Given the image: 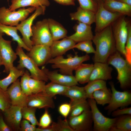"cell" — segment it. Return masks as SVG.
<instances>
[{
    "mask_svg": "<svg viewBox=\"0 0 131 131\" xmlns=\"http://www.w3.org/2000/svg\"><path fill=\"white\" fill-rule=\"evenodd\" d=\"M31 39L33 46L43 45L50 47L53 41L49 28L48 19L37 21L32 27Z\"/></svg>",
    "mask_w": 131,
    "mask_h": 131,
    "instance_id": "cell-6",
    "label": "cell"
},
{
    "mask_svg": "<svg viewBox=\"0 0 131 131\" xmlns=\"http://www.w3.org/2000/svg\"><path fill=\"white\" fill-rule=\"evenodd\" d=\"M27 106L39 109H53L55 104L52 98L42 92L27 96Z\"/></svg>",
    "mask_w": 131,
    "mask_h": 131,
    "instance_id": "cell-17",
    "label": "cell"
},
{
    "mask_svg": "<svg viewBox=\"0 0 131 131\" xmlns=\"http://www.w3.org/2000/svg\"><path fill=\"white\" fill-rule=\"evenodd\" d=\"M111 114L114 117L126 114L131 115V107H124L121 109H117L112 112Z\"/></svg>",
    "mask_w": 131,
    "mask_h": 131,
    "instance_id": "cell-46",
    "label": "cell"
},
{
    "mask_svg": "<svg viewBox=\"0 0 131 131\" xmlns=\"http://www.w3.org/2000/svg\"><path fill=\"white\" fill-rule=\"evenodd\" d=\"M11 3L8 9L12 11L27 6H30L36 8L42 6L47 7L50 5L49 0H11Z\"/></svg>",
    "mask_w": 131,
    "mask_h": 131,
    "instance_id": "cell-25",
    "label": "cell"
},
{
    "mask_svg": "<svg viewBox=\"0 0 131 131\" xmlns=\"http://www.w3.org/2000/svg\"><path fill=\"white\" fill-rule=\"evenodd\" d=\"M128 34L125 47V59L131 64V26L130 22L127 25Z\"/></svg>",
    "mask_w": 131,
    "mask_h": 131,
    "instance_id": "cell-39",
    "label": "cell"
},
{
    "mask_svg": "<svg viewBox=\"0 0 131 131\" xmlns=\"http://www.w3.org/2000/svg\"><path fill=\"white\" fill-rule=\"evenodd\" d=\"M2 65H3V62L0 54V66Z\"/></svg>",
    "mask_w": 131,
    "mask_h": 131,
    "instance_id": "cell-51",
    "label": "cell"
},
{
    "mask_svg": "<svg viewBox=\"0 0 131 131\" xmlns=\"http://www.w3.org/2000/svg\"><path fill=\"white\" fill-rule=\"evenodd\" d=\"M48 20L53 41L59 40L67 36V31L61 24L52 18H49Z\"/></svg>",
    "mask_w": 131,
    "mask_h": 131,
    "instance_id": "cell-26",
    "label": "cell"
},
{
    "mask_svg": "<svg viewBox=\"0 0 131 131\" xmlns=\"http://www.w3.org/2000/svg\"><path fill=\"white\" fill-rule=\"evenodd\" d=\"M44 81L38 80L30 77L29 85L33 94H35L43 92L45 89L46 84Z\"/></svg>",
    "mask_w": 131,
    "mask_h": 131,
    "instance_id": "cell-36",
    "label": "cell"
},
{
    "mask_svg": "<svg viewBox=\"0 0 131 131\" xmlns=\"http://www.w3.org/2000/svg\"><path fill=\"white\" fill-rule=\"evenodd\" d=\"M6 91L10 99L12 105L21 107L27 106V96L23 92L19 79L11 84Z\"/></svg>",
    "mask_w": 131,
    "mask_h": 131,
    "instance_id": "cell-16",
    "label": "cell"
},
{
    "mask_svg": "<svg viewBox=\"0 0 131 131\" xmlns=\"http://www.w3.org/2000/svg\"><path fill=\"white\" fill-rule=\"evenodd\" d=\"M92 96L97 104L104 106L110 102L112 93L111 90L107 88L95 91L93 93Z\"/></svg>",
    "mask_w": 131,
    "mask_h": 131,
    "instance_id": "cell-31",
    "label": "cell"
},
{
    "mask_svg": "<svg viewBox=\"0 0 131 131\" xmlns=\"http://www.w3.org/2000/svg\"><path fill=\"white\" fill-rule=\"evenodd\" d=\"M41 69L46 74L49 80L51 82L67 87L78 84L74 76L73 75L63 74L58 73L57 70L49 71L44 66H42Z\"/></svg>",
    "mask_w": 131,
    "mask_h": 131,
    "instance_id": "cell-18",
    "label": "cell"
},
{
    "mask_svg": "<svg viewBox=\"0 0 131 131\" xmlns=\"http://www.w3.org/2000/svg\"><path fill=\"white\" fill-rule=\"evenodd\" d=\"M96 1L98 3H103L104 2V0H94Z\"/></svg>",
    "mask_w": 131,
    "mask_h": 131,
    "instance_id": "cell-50",
    "label": "cell"
},
{
    "mask_svg": "<svg viewBox=\"0 0 131 131\" xmlns=\"http://www.w3.org/2000/svg\"><path fill=\"white\" fill-rule=\"evenodd\" d=\"M71 108L70 103H64L60 105L58 107V110L59 114L65 118L69 116Z\"/></svg>",
    "mask_w": 131,
    "mask_h": 131,
    "instance_id": "cell-44",
    "label": "cell"
},
{
    "mask_svg": "<svg viewBox=\"0 0 131 131\" xmlns=\"http://www.w3.org/2000/svg\"><path fill=\"white\" fill-rule=\"evenodd\" d=\"M107 63L94 62L89 81L96 80L105 81L111 79L113 69Z\"/></svg>",
    "mask_w": 131,
    "mask_h": 131,
    "instance_id": "cell-21",
    "label": "cell"
},
{
    "mask_svg": "<svg viewBox=\"0 0 131 131\" xmlns=\"http://www.w3.org/2000/svg\"><path fill=\"white\" fill-rule=\"evenodd\" d=\"M46 7L44 6L36 8L35 12L28 18L21 22L16 27L21 33L23 42L29 48L31 49L33 46L31 39L32 36V27L33 21L38 16L45 14Z\"/></svg>",
    "mask_w": 131,
    "mask_h": 131,
    "instance_id": "cell-8",
    "label": "cell"
},
{
    "mask_svg": "<svg viewBox=\"0 0 131 131\" xmlns=\"http://www.w3.org/2000/svg\"><path fill=\"white\" fill-rule=\"evenodd\" d=\"M90 57L87 54L79 56L76 54L74 57L69 55L66 58L63 56L50 59L46 64H51L52 68L58 69L60 73L69 75H73V71L84 62L90 60Z\"/></svg>",
    "mask_w": 131,
    "mask_h": 131,
    "instance_id": "cell-3",
    "label": "cell"
},
{
    "mask_svg": "<svg viewBox=\"0 0 131 131\" xmlns=\"http://www.w3.org/2000/svg\"><path fill=\"white\" fill-rule=\"evenodd\" d=\"M124 16H122L112 26L116 50L125 56L128 22L126 21Z\"/></svg>",
    "mask_w": 131,
    "mask_h": 131,
    "instance_id": "cell-10",
    "label": "cell"
},
{
    "mask_svg": "<svg viewBox=\"0 0 131 131\" xmlns=\"http://www.w3.org/2000/svg\"><path fill=\"white\" fill-rule=\"evenodd\" d=\"M18 30L16 26L7 25L0 23V31L11 36L13 41L16 42L18 46L29 51L30 49L25 45L17 33Z\"/></svg>",
    "mask_w": 131,
    "mask_h": 131,
    "instance_id": "cell-29",
    "label": "cell"
},
{
    "mask_svg": "<svg viewBox=\"0 0 131 131\" xmlns=\"http://www.w3.org/2000/svg\"><path fill=\"white\" fill-rule=\"evenodd\" d=\"M71 104V108L69 118L78 115L85 111L90 110V105L86 99Z\"/></svg>",
    "mask_w": 131,
    "mask_h": 131,
    "instance_id": "cell-34",
    "label": "cell"
},
{
    "mask_svg": "<svg viewBox=\"0 0 131 131\" xmlns=\"http://www.w3.org/2000/svg\"><path fill=\"white\" fill-rule=\"evenodd\" d=\"M69 87L51 82L46 85L44 90L42 92L53 98L57 95H64Z\"/></svg>",
    "mask_w": 131,
    "mask_h": 131,
    "instance_id": "cell-32",
    "label": "cell"
},
{
    "mask_svg": "<svg viewBox=\"0 0 131 131\" xmlns=\"http://www.w3.org/2000/svg\"><path fill=\"white\" fill-rule=\"evenodd\" d=\"M36 126L28 121L23 119L20 123V131H36Z\"/></svg>",
    "mask_w": 131,
    "mask_h": 131,
    "instance_id": "cell-45",
    "label": "cell"
},
{
    "mask_svg": "<svg viewBox=\"0 0 131 131\" xmlns=\"http://www.w3.org/2000/svg\"><path fill=\"white\" fill-rule=\"evenodd\" d=\"M30 77V74L26 70L22 76L20 81L22 90L23 93L27 96L32 94L30 89L29 84Z\"/></svg>",
    "mask_w": 131,
    "mask_h": 131,
    "instance_id": "cell-38",
    "label": "cell"
},
{
    "mask_svg": "<svg viewBox=\"0 0 131 131\" xmlns=\"http://www.w3.org/2000/svg\"><path fill=\"white\" fill-rule=\"evenodd\" d=\"M11 41L4 39L2 37L0 39V54L4 67L3 72L9 73L10 69L14 66L13 63L17 55L13 50Z\"/></svg>",
    "mask_w": 131,
    "mask_h": 131,
    "instance_id": "cell-12",
    "label": "cell"
},
{
    "mask_svg": "<svg viewBox=\"0 0 131 131\" xmlns=\"http://www.w3.org/2000/svg\"><path fill=\"white\" fill-rule=\"evenodd\" d=\"M36 8L33 7L27 8H23L16 11H12L5 7H2L0 8V23L7 25L16 26L19 22L26 19Z\"/></svg>",
    "mask_w": 131,
    "mask_h": 131,
    "instance_id": "cell-5",
    "label": "cell"
},
{
    "mask_svg": "<svg viewBox=\"0 0 131 131\" xmlns=\"http://www.w3.org/2000/svg\"><path fill=\"white\" fill-rule=\"evenodd\" d=\"M93 120L94 131H109L114 125L116 117L110 118L104 116L100 112L93 98H88Z\"/></svg>",
    "mask_w": 131,
    "mask_h": 131,
    "instance_id": "cell-7",
    "label": "cell"
},
{
    "mask_svg": "<svg viewBox=\"0 0 131 131\" xmlns=\"http://www.w3.org/2000/svg\"><path fill=\"white\" fill-rule=\"evenodd\" d=\"M57 3L65 6H74L76 0H54Z\"/></svg>",
    "mask_w": 131,
    "mask_h": 131,
    "instance_id": "cell-48",
    "label": "cell"
},
{
    "mask_svg": "<svg viewBox=\"0 0 131 131\" xmlns=\"http://www.w3.org/2000/svg\"><path fill=\"white\" fill-rule=\"evenodd\" d=\"M84 87L87 98H92V95L95 91L107 88L105 81L96 80L89 81Z\"/></svg>",
    "mask_w": 131,
    "mask_h": 131,
    "instance_id": "cell-33",
    "label": "cell"
},
{
    "mask_svg": "<svg viewBox=\"0 0 131 131\" xmlns=\"http://www.w3.org/2000/svg\"><path fill=\"white\" fill-rule=\"evenodd\" d=\"M24 69H19L13 66L10 70L8 75L6 77L0 79V88L7 91L8 86L14 82L25 73Z\"/></svg>",
    "mask_w": 131,
    "mask_h": 131,
    "instance_id": "cell-27",
    "label": "cell"
},
{
    "mask_svg": "<svg viewBox=\"0 0 131 131\" xmlns=\"http://www.w3.org/2000/svg\"><path fill=\"white\" fill-rule=\"evenodd\" d=\"M57 123L58 131H74L66 119L63 120L59 117L58 118Z\"/></svg>",
    "mask_w": 131,
    "mask_h": 131,
    "instance_id": "cell-43",
    "label": "cell"
},
{
    "mask_svg": "<svg viewBox=\"0 0 131 131\" xmlns=\"http://www.w3.org/2000/svg\"><path fill=\"white\" fill-rule=\"evenodd\" d=\"M116 51L108 58L107 63L113 66L117 72V79L123 90L130 88L131 82V64Z\"/></svg>",
    "mask_w": 131,
    "mask_h": 131,
    "instance_id": "cell-2",
    "label": "cell"
},
{
    "mask_svg": "<svg viewBox=\"0 0 131 131\" xmlns=\"http://www.w3.org/2000/svg\"><path fill=\"white\" fill-rule=\"evenodd\" d=\"M129 5L131 6V0H116Z\"/></svg>",
    "mask_w": 131,
    "mask_h": 131,
    "instance_id": "cell-49",
    "label": "cell"
},
{
    "mask_svg": "<svg viewBox=\"0 0 131 131\" xmlns=\"http://www.w3.org/2000/svg\"><path fill=\"white\" fill-rule=\"evenodd\" d=\"M103 5L110 11L118 13L122 16H131V6L116 0H104Z\"/></svg>",
    "mask_w": 131,
    "mask_h": 131,
    "instance_id": "cell-23",
    "label": "cell"
},
{
    "mask_svg": "<svg viewBox=\"0 0 131 131\" xmlns=\"http://www.w3.org/2000/svg\"><path fill=\"white\" fill-rule=\"evenodd\" d=\"M92 41L96 47L94 62L107 63L109 57L116 51L112 25L95 33Z\"/></svg>",
    "mask_w": 131,
    "mask_h": 131,
    "instance_id": "cell-1",
    "label": "cell"
},
{
    "mask_svg": "<svg viewBox=\"0 0 131 131\" xmlns=\"http://www.w3.org/2000/svg\"><path fill=\"white\" fill-rule=\"evenodd\" d=\"M103 3H98V9L95 13V33L100 32L107 26L112 25L122 16L118 13L108 10L104 7Z\"/></svg>",
    "mask_w": 131,
    "mask_h": 131,
    "instance_id": "cell-11",
    "label": "cell"
},
{
    "mask_svg": "<svg viewBox=\"0 0 131 131\" xmlns=\"http://www.w3.org/2000/svg\"><path fill=\"white\" fill-rule=\"evenodd\" d=\"M131 115L126 114L116 117L109 131H131Z\"/></svg>",
    "mask_w": 131,
    "mask_h": 131,
    "instance_id": "cell-30",
    "label": "cell"
},
{
    "mask_svg": "<svg viewBox=\"0 0 131 131\" xmlns=\"http://www.w3.org/2000/svg\"><path fill=\"white\" fill-rule=\"evenodd\" d=\"M4 33L0 31V39L2 37V36L4 35Z\"/></svg>",
    "mask_w": 131,
    "mask_h": 131,
    "instance_id": "cell-52",
    "label": "cell"
},
{
    "mask_svg": "<svg viewBox=\"0 0 131 131\" xmlns=\"http://www.w3.org/2000/svg\"><path fill=\"white\" fill-rule=\"evenodd\" d=\"M11 105L10 99L7 91L0 88V110L3 111Z\"/></svg>",
    "mask_w": 131,
    "mask_h": 131,
    "instance_id": "cell-40",
    "label": "cell"
},
{
    "mask_svg": "<svg viewBox=\"0 0 131 131\" xmlns=\"http://www.w3.org/2000/svg\"><path fill=\"white\" fill-rule=\"evenodd\" d=\"M16 53L19 58L17 67L19 69L25 68L30 72L31 77L36 80L47 82L49 79L44 72L24 51L22 48L18 46Z\"/></svg>",
    "mask_w": 131,
    "mask_h": 131,
    "instance_id": "cell-4",
    "label": "cell"
},
{
    "mask_svg": "<svg viewBox=\"0 0 131 131\" xmlns=\"http://www.w3.org/2000/svg\"><path fill=\"white\" fill-rule=\"evenodd\" d=\"M69 16L71 20L87 25H91L95 22V13L80 6L77 8L76 11L70 13Z\"/></svg>",
    "mask_w": 131,
    "mask_h": 131,
    "instance_id": "cell-22",
    "label": "cell"
},
{
    "mask_svg": "<svg viewBox=\"0 0 131 131\" xmlns=\"http://www.w3.org/2000/svg\"><path fill=\"white\" fill-rule=\"evenodd\" d=\"M37 109L27 106L22 107L21 111L23 119L28 121L34 126H38L39 122L35 116Z\"/></svg>",
    "mask_w": 131,
    "mask_h": 131,
    "instance_id": "cell-35",
    "label": "cell"
},
{
    "mask_svg": "<svg viewBox=\"0 0 131 131\" xmlns=\"http://www.w3.org/2000/svg\"><path fill=\"white\" fill-rule=\"evenodd\" d=\"M0 131H12L4 120L2 112H0Z\"/></svg>",
    "mask_w": 131,
    "mask_h": 131,
    "instance_id": "cell-47",
    "label": "cell"
},
{
    "mask_svg": "<svg viewBox=\"0 0 131 131\" xmlns=\"http://www.w3.org/2000/svg\"><path fill=\"white\" fill-rule=\"evenodd\" d=\"M93 68V64H81L75 70L74 76L77 82L81 84L88 83Z\"/></svg>",
    "mask_w": 131,
    "mask_h": 131,
    "instance_id": "cell-24",
    "label": "cell"
},
{
    "mask_svg": "<svg viewBox=\"0 0 131 131\" xmlns=\"http://www.w3.org/2000/svg\"><path fill=\"white\" fill-rule=\"evenodd\" d=\"M76 43L67 36L60 40L53 41L49 47L52 58L63 56L74 48Z\"/></svg>",
    "mask_w": 131,
    "mask_h": 131,
    "instance_id": "cell-20",
    "label": "cell"
},
{
    "mask_svg": "<svg viewBox=\"0 0 131 131\" xmlns=\"http://www.w3.org/2000/svg\"><path fill=\"white\" fill-rule=\"evenodd\" d=\"M27 55L38 66H43L52 58L49 47L38 45H33Z\"/></svg>",
    "mask_w": 131,
    "mask_h": 131,
    "instance_id": "cell-15",
    "label": "cell"
},
{
    "mask_svg": "<svg viewBox=\"0 0 131 131\" xmlns=\"http://www.w3.org/2000/svg\"><path fill=\"white\" fill-rule=\"evenodd\" d=\"M21 107L11 105L2 112L4 120L12 131H20L22 118Z\"/></svg>",
    "mask_w": 131,
    "mask_h": 131,
    "instance_id": "cell-14",
    "label": "cell"
},
{
    "mask_svg": "<svg viewBox=\"0 0 131 131\" xmlns=\"http://www.w3.org/2000/svg\"><path fill=\"white\" fill-rule=\"evenodd\" d=\"M80 7L82 8L91 11L96 13L98 8V3L94 0H77Z\"/></svg>",
    "mask_w": 131,
    "mask_h": 131,
    "instance_id": "cell-41",
    "label": "cell"
},
{
    "mask_svg": "<svg viewBox=\"0 0 131 131\" xmlns=\"http://www.w3.org/2000/svg\"></svg>",
    "mask_w": 131,
    "mask_h": 131,
    "instance_id": "cell-53",
    "label": "cell"
},
{
    "mask_svg": "<svg viewBox=\"0 0 131 131\" xmlns=\"http://www.w3.org/2000/svg\"><path fill=\"white\" fill-rule=\"evenodd\" d=\"M109 83L111 88L112 96L110 102L104 108L107 111L108 115L119 107H124L131 104V91L127 90L123 91H118L115 88L113 82H110Z\"/></svg>",
    "mask_w": 131,
    "mask_h": 131,
    "instance_id": "cell-9",
    "label": "cell"
},
{
    "mask_svg": "<svg viewBox=\"0 0 131 131\" xmlns=\"http://www.w3.org/2000/svg\"><path fill=\"white\" fill-rule=\"evenodd\" d=\"M52 122L51 116L48 109H45L44 112L40 117L39 122V127L46 128L50 126Z\"/></svg>",
    "mask_w": 131,
    "mask_h": 131,
    "instance_id": "cell-42",
    "label": "cell"
},
{
    "mask_svg": "<svg viewBox=\"0 0 131 131\" xmlns=\"http://www.w3.org/2000/svg\"><path fill=\"white\" fill-rule=\"evenodd\" d=\"M74 48H76L84 51L87 54L94 53L95 50L92 45V41L91 40L84 41L79 42L75 44Z\"/></svg>",
    "mask_w": 131,
    "mask_h": 131,
    "instance_id": "cell-37",
    "label": "cell"
},
{
    "mask_svg": "<svg viewBox=\"0 0 131 131\" xmlns=\"http://www.w3.org/2000/svg\"><path fill=\"white\" fill-rule=\"evenodd\" d=\"M8 1H9V0H7Z\"/></svg>",
    "mask_w": 131,
    "mask_h": 131,
    "instance_id": "cell-54",
    "label": "cell"
},
{
    "mask_svg": "<svg viewBox=\"0 0 131 131\" xmlns=\"http://www.w3.org/2000/svg\"><path fill=\"white\" fill-rule=\"evenodd\" d=\"M73 29L75 33L67 37L76 43L92 40L94 36L91 25L79 22L74 26Z\"/></svg>",
    "mask_w": 131,
    "mask_h": 131,
    "instance_id": "cell-19",
    "label": "cell"
},
{
    "mask_svg": "<svg viewBox=\"0 0 131 131\" xmlns=\"http://www.w3.org/2000/svg\"><path fill=\"white\" fill-rule=\"evenodd\" d=\"M64 95L70 99L71 104L87 98L84 87H79L77 85L69 87Z\"/></svg>",
    "mask_w": 131,
    "mask_h": 131,
    "instance_id": "cell-28",
    "label": "cell"
},
{
    "mask_svg": "<svg viewBox=\"0 0 131 131\" xmlns=\"http://www.w3.org/2000/svg\"><path fill=\"white\" fill-rule=\"evenodd\" d=\"M68 121L74 131H89L93 129V122L90 110L69 118Z\"/></svg>",
    "mask_w": 131,
    "mask_h": 131,
    "instance_id": "cell-13",
    "label": "cell"
}]
</instances>
